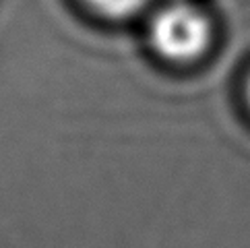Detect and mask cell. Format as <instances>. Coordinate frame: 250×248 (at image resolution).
Listing matches in <instances>:
<instances>
[{
	"label": "cell",
	"instance_id": "obj_1",
	"mask_svg": "<svg viewBox=\"0 0 250 248\" xmlns=\"http://www.w3.org/2000/svg\"><path fill=\"white\" fill-rule=\"evenodd\" d=\"M151 43L159 56L172 62H192L211 43V23L188 4H169L151 21Z\"/></svg>",
	"mask_w": 250,
	"mask_h": 248
},
{
	"label": "cell",
	"instance_id": "obj_2",
	"mask_svg": "<svg viewBox=\"0 0 250 248\" xmlns=\"http://www.w3.org/2000/svg\"><path fill=\"white\" fill-rule=\"evenodd\" d=\"M83 2L105 19H128L141 13L149 4V0H83Z\"/></svg>",
	"mask_w": 250,
	"mask_h": 248
},
{
	"label": "cell",
	"instance_id": "obj_3",
	"mask_svg": "<svg viewBox=\"0 0 250 248\" xmlns=\"http://www.w3.org/2000/svg\"><path fill=\"white\" fill-rule=\"evenodd\" d=\"M248 102H250V81H248Z\"/></svg>",
	"mask_w": 250,
	"mask_h": 248
}]
</instances>
